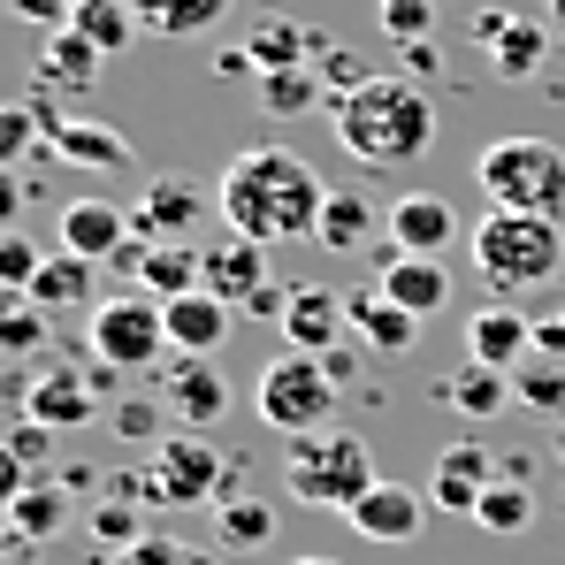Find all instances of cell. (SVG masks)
<instances>
[{"mask_svg":"<svg viewBox=\"0 0 565 565\" xmlns=\"http://www.w3.org/2000/svg\"><path fill=\"white\" fill-rule=\"evenodd\" d=\"M214 206H222V230L253 237V245H313L321 237V206H329V184L306 153L290 146H245L222 184H214Z\"/></svg>","mask_w":565,"mask_h":565,"instance_id":"cell-1","label":"cell"},{"mask_svg":"<svg viewBox=\"0 0 565 565\" xmlns=\"http://www.w3.org/2000/svg\"><path fill=\"white\" fill-rule=\"evenodd\" d=\"M329 130L367 169H413L436 146V99L413 77H367L344 99H329Z\"/></svg>","mask_w":565,"mask_h":565,"instance_id":"cell-2","label":"cell"},{"mask_svg":"<svg viewBox=\"0 0 565 565\" xmlns=\"http://www.w3.org/2000/svg\"><path fill=\"white\" fill-rule=\"evenodd\" d=\"M473 268H481L489 290L520 298V290H535V282H551L565 268V230L551 214H504V206H489L473 222Z\"/></svg>","mask_w":565,"mask_h":565,"instance_id":"cell-3","label":"cell"},{"mask_svg":"<svg viewBox=\"0 0 565 565\" xmlns=\"http://www.w3.org/2000/svg\"><path fill=\"white\" fill-rule=\"evenodd\" d=\"M473 184L489 191V206H504V214H565V153L551 138H535V130H512V138H497V146H481V161H473Z\"/></svg>","mask_w":565,"mask_h":565,"instance_id":"cell-4","label":"cell"},{"mask_svg":"<svg viewBox=\"0 0 565 565\" xmlns=\"http://www.w3.org/2000/svg\"><path fill=\"white\" fill-rule=\"evenodd\" d=\"M282 481H290V497L313 504V512H352L382 473H375L367 444H360L352 428H313V436H290Z\"/></svg>","mask_w":565,"mask_h":565,"instance_id":"cell-5","label":"cell"},{"mask_svg":"<svg viewBox=\"0 0 565 565\" xmlns=\"http://www.w3.org/2000/svg\"><path fill=\"white\" fill-rule=\"evenodd\" d=\"M253 405H260V420L290 444V436L329 428V413H337V382H329V367H321L313 352H290V344H282L276 360L260 367V382H253Z\"/></svg>","mask_w":565,"mask_h":565,"instance_id":"cell-6","label":"cell"},{"mask_svg":"<svg viewBox=\"0 0 565 565\" xmlns=\"http://www.w3.org/2000/svg\"><path fill=\"white\" fill-rule=\"evenodd\" d=\"M85 352H93L99 375H138V367H153L161 352H169V313H161V298H99L93 321H85Z\"/></svg>","mask_w":565,"mask_h":565,"instance_id":"cell-7","label":"cell"},{"mask_svg":"<svg viewBox=\"0 0 565 565\" xmlns=\"http://www.w3.org/2000/svg\"><path fill=\"white\" fill-rule=\"evenodd\" d=\"M230 467L237 459H222L199 428H169L146 459V489H153V504H222Z\"/></svg>","mask_w":565,"mask_h":565,"instance_id":"cell-8","label":"cell"},{"mask_svg":"<svg viewBox=\"0 0 565 565\" xmlns=\"http://www.w3.org/2000/svg\"><path fill=\"white\" fill-rule=\"evenodd\" d=\"M39 130H46V153L70 161V169H130V138L115 122H93V115H54V99H39Z\"/></svg>","mask_w":565,"mask_h":565,"instance_id":"cell-9","label":"cell"},{"mask_svg":"<svg viewBox=\"0 0 565 565\" xmlns=\"http://www.w3.org/2000/svg\"><path fill=\"white\" fill-rule=\"evenodd\" d=\"M390 253H413V260H444V245H459V206L444 191H405L390 199Z\"/></svg>","mask_w":565,"mask_h":565,"instance_id":"cell-10","label":"cell"},{"mask_svg":"<svg viewBox=\"0 0 565 565\" xmlns=\"http://www.w3.org/2000/svg\"><path fill=\"white\" fill-rule=\"evenodd\" d=\"M489 481H497V451H489L481 436H459V444H444V451H436V467H428V504L473 520V504H481V489H489Z\"/></svg>","mask_w":565,"mask_h":565,"instance_id":"cell-11","label":"cell"},{"mask_svg":"<svg viewBox=\"0 0 565 565\" xmlns=\"http://www.w3.org/2000/svg\"><path fill=\"white\" fill-rule=\"evenodd\" d=\"M99 382H85L77 367H39L23 382V420H39V428H93V420H107L99 413Z\"/></svg>","mask_w":565,"mask_h":565,"instance_id":"cell-12","label":"cell"},{"mask_svg":"<svg viewBox=\"0 0 565 565\" xmlns=\"http://www.w3.org/2000/svg\"><path fill=\"white\" fill-rule=\"evenodd\" d=\"M282 344L290 352H337L352 344V313H344V290L329 282H290V313H282Z\"/></svg>","mask_w":565,"mask_h":565,"instance_id":"cell-13","label":"cell"},{"mask_svg":"<svg viewBox=\"0 0 565 565\" xmlns=\"http://www.w3.org/2000/svg\"><path fill=\"white\" fill-rule=\"evenodd\" d=\"M199 222H206V199H199L184 177H153V184L138 191V206H130V230H138L146 245H191Z\"/></svg>","mask_w":565,"mask_h":565,"instance_id":"cell-14","label":"cell"},{"mask_svg":"<svg viewBox=\"0 0 565 565\" xmlns=\"http://www.w3.org/2000/svg\"><path fill=\"white\" fill-rule=\"evenodd\" d=\"M237 54H245L253 77H282V70H313V62L329 54V39H321L313 23H298V15H260Z\"/></svg>","mask_w":565,"mask_h":565,"instance_id":"cell-15","label":"cell"},{"mask_svg":"<svg viewBox=\"0 0 565 565\" xmlns=\"http://www.w3.org/2000/svg\"><path fill=\"white\" fill-rule=\"evenodd\" d=\"M352 535H367V543H390V551H405V543H420V520H428V497L413 489V481H375L352 512Z\"/></svg>","mask_w":565,"mask_h":565,"instance_id":"cell-16","label":"cell"},{"mask_svg":"<svg viewBox=\"0 0 565 565\" xmlns=\"http://www.w3.org/2000/svg\"><path fill=\"white\" fill-rule=\"evenodd\" d=\"M199 290L245 306L253 290H268V245H253V237H237V230L206 237V245H199Z\"/></svg>","mask_w":565,"mask_h":565,"instance_id":"cell-17","label":"cell"},{"mask_svg":"<svg viewBox=\"0 0 565 565\" xmlns=\"http://www.w3.org/2000/svg\"><path fill=\"white\" fill-rule=\"evenodd\" d=\"M161 405H169V420H177V428H199V436H206V420H222V413H230V382L214 375V360L177 352V360H169V375H161Z\"/></svg>","mask_w":565,"mask_h":565,"instance_id":"cell-18","label":"cell"},{"mask_svg":"<svg viewBox=\"0 0 565 565\" xmlns=\"http://www.w3.org/2000/svg\"><path fill=\"white\" fill-rule=\"evenodd\" d=\"M138 230H130V206H115V199H70L62 206V253H77V260H122V245H130Z\"/></svg>","mask_w":565,"mask_h":565,"instance_id":"cell-19","label":"cell"},{"mask_svg":"<svg viewBox=\"0 0 565 565\" xmlns=\"http://www.w3.org/2000/svg\"><path fill=\"white\" fill-rule=\"evenodd\" d=\"M344 313H352V337H360L375 360H405V352H413V337H420V321H413L397 298H382V282L344 290Z\"/></svg>","mask_w":565,"mask_h":565,"instance_id":"cell-20","label":"cell"},{"mask_svg":"<svg viewBox=\"0 0 565 565\" xmlns=\"http://www.w3.org/2000/svg\"><path fill=\"white\" fill-rule=\"evenodd\" d=\"M467 360L481 367H520V360H535V313H520V306H481L467 321Z\"/></svg>","mask_w":565,"mask_h":565,"instance_id":"cell-21","label":"cell"},{"mask_svg":"<svg viewBox=\"0 0 565 565\" xmlns=\"http://www.w3.org/2000/svg\"><path fill=\"white\" fill-rule=\"evenodd\" d=\"M161 313H169V352H191V360H214V352L230 344V321H237V306H230V298H214V290L169 298Z\"/></svg>","mask_w":565,"mask_h":565,"instance_id":"cell-22","label":"cell"},{"mask_svg":"<svg viewBox=\"0 0 565 565\" xmlns=\"http://www.w3.org/2000/svg\"><path fill=\"white\" fill-rule=\"evenodd\" d=\"M115 268H130L146 298L169 306V298H191L199 290V245H146V237H130Z\"/></svg>","mask_w":565,"mask_h":565,"instance_id":"cell-23","label":"cell"},{"mask_svg":"<svg viewBox=\"0 0 565 565\" xmlns=\"http://www.w3.org/2000/svg\"><path fill=\"white\" fill-rule=\"evenodd\" d=\"M382 230H390V206H375V191L367 184H344L329 191V206H321V253H360V245H375Z\"/></svg>","mask_w":565,"mask_h":565,"instance_id":"cell-24","label":"cell"},{"mask_svg":"<svg viewBox=\"0 0 565 565\" xmlns=\"http://www.w3.org/2000/svg\"><path fill=\"white\" fill-rule=\"evenodd\" d=\"M382 298H397L413 321H428V313H444V306H451V268H444V260L390 253V260H382Z\"/></svg>","mask_w":565,"mask_h":565,"instance_id":"cell-25","label":"cell"},{"mask_svg":"<svg viewBox=\"0 0 565 565\" xmlns=\"http://www.w3.org/2000/svg\"><path fill=\"white\" fill-rule=\"evenodd\" d=\"M31 306H46V313H77V306H99V268L54 245V253H46V268L31 276Z\"/></svg>","mask_w":565,"mask_h":565,"instance_id":"cell-26","label":"cell"},{"mask_svg":"<svg viewBox=\"0 0 565 565\" xmlns=\"http://www.w3.org/2000/svg\"><path fill=\"white\" fill-rule=\"evenodd\" d=\"M99 70H107L99 46H85L77 31H46V46H39V85L46 93H93Z\"/></svg>","mask_w":565,"mask_h":565,"instance_id":"cell-27","label":"cell"},{"mask_svg":"<svg viewBox=\"0 0 565 565\" xmlns=\"http://www.w3.org/2000/svg\"><path fill=\"white\" fill-rule=\"evenodd\" d=\"M276 543V504L268 497H222L214 504V551H268Z\"/></svg>","mask_w":565,"mask_h":565,"instance_id":"cell-28","label":"cell"},{"mask_svg":"<svg viewBox=\"0 0 565 565\" xmlns=\"http://www.w3.org/2000/svg\"><path fill=\"white\" fill-rule=\"evenodd\" d=\"M130 15L153 39H199V31H214L230 15V0H130Z\"/></svg>","mask_w":565,"mask_h":565,"instance_id":"cell-29","label":"cell"},{"mask_svg":"<svg viewBox=\"0 0 565 565\" xmlns=\"http://www.w3.org/2000/svg\"><path fill=\"white\" fill-rule=\"evenodd\" d=\"M444 397L459 405V420H497L512 405V375L504 367H481V360H459V375L444 382Z\"/></svg>","mask_w":565,"mask_h":565,"instance_id":"cell-30","label":"cell"},{"mask_svg":"<svg viewBox=\"0 0 565 565\" xmlns=\"http://www.w3.org/2000/svg\"><path fill=\"white\" fill-rule=\"evenodd\" d=\"M473 527H481V535H504V543L527 535V527H535V489L497 473V481L481 489V504H473Z\"/></svg>","mask_w":565,"mask_h":565,"instance_id":"cell-31","label":"cell"},{"mask_svg":"<svg viewBox=\"0 0 565 565\" xmlns=\"http://www.w3.org/2000/svg\"><path fill=\"white\" fill-rule=\"evenodd\" d=\"M543 54H551V31H543V23H504V31L489 39V62H497L504 85H527V77L543 70Z\"/></svg>","mask_w":565,"mask_h":565,"instance_id":"cell-32","label":"cell"},{"mask_svg":"<svg viewBox=\"0 0 565 565\" xmlns=\"http://www.w3.org/2000/svg\"><path fill=\"white\" fill-rule=\"evenodd\" d=\"M62 520H70V489H62V481H31V489L15 497V512H8V527H15L23 543H54Z\"/></svg>","mask_w":565,"mask_h":565,"instance_id":"cell-33","label":"cell"},{"mask_svg":"<svg viewBox=\"0 0 565 565\" xmlns=\"http://www.w3.org/2000/svg\"><path fill=\"white\" fill-rule=\"evenodd\" d=\"M70 31H77L85 46H99V54H122V46L138 39V15H130V0H77Z\"/></svg>","mask_w":565,"mask_h":565,"instance_id":"cell-34","label":"cell"},{"mask_svg":"<svg viewBox=\"0 0 565 565\" xmlns=\"http://www.w3.org/2000/svg\"><path fill=\"white\" fill-rule=\"evenodd\" d=\"M46 344V306H31V290H0V360H31Z\"/></svg>","mask_w":565,"mask_h":565,"instance_id":"cell-35","label":"cell"},{"mask_svg":"<svg viewBox=\"0 0 565 565\" xmlns=\"http://www.w3.org/2000/svg\"><path fill=\"white\" fill-rule=\"evenodd\" d=\"M512 397L527 405V413H543V420H565V360H520L512 367Z\"/></svg>","mask_w":565,"mask_h":565,"instance_id":"cell-36","label":"cell"},{"mask_svg":"<svg viewBox=\"0 0 565 565\" xmlns=\"http://www.w3.org/2000/svg\"><path fill=\"white\" fill-rule=\"evenodd\" d=\"M321 70H282V77H260V115H306L321 107Z\"/></svg>","mask_w":565,"mask_h":565,"instance_id":"cell-37","label":"cell"},{"mask_svg":"<svg viewBox=\"0 0 565 565\" xmlns=\"http://www.w3.org/2000/svg\"><path fill=\"white\" fill-rule=\"evenodd\" d=\"M107 428H115L122 444H161V436H169V405H161V397H115V405H107Z\"/></svg>","mask_w":565,"mask_h":565,"instance_id":"cell-38","label":"cell"},{"mask_svg":"<svg viewBox=\"0 0 565 565\" xmlns=\"http://www.w3.org/2000/svg\"><path fill=\"white\" fill-rule=\"evenodd\" d=\"M39 99H0V169H15L31 146H39Z\"/></svg>","mask_w":565,"mask_h":565,"instance_id":"cell-39","label":"cell"},{"mask_svg":"<svg viewBox=\"0 0 565 565\" xmlns=\"http://www.w3.org/2000/svg\"><path fill=\"white\" fill-rule=\"evenodd\" d=\"M46 268V253L23 230H0V290H31V276Z\"/></svg>","mask_w":565,"mask_h":565,"instance_id":"cell-40","label":"cell"},{"mask_svg":"<svg viewBox=\"0 0 565 565\" xmlns=\"http://www.w3.org/2000/svg\"><path fill=\"white\" fill-rule=\"evenodd\" d=\"M138 535H146V520H138V504H130V497H107V504L93 512V543H115V551H130Z\"/></svg>","mask_w":565,"mask_h":565,"instance_id":"cell-41","label":"cell"},{"mask_svg":"<svg viewBox=\"0 0 565 565\" xmlns=\"http://www.w3.org/2000/svg\"><path fill=\"white\" fill-rule=\"evenodd\" d=\"M382 31L397 39V46H420L428 39V23H436V0H390V8H375Z\"/></svg>","mask_w":565,"mask_h":565,"instance_id":"cell-42","label":"cell"},{"mask_svg":"<svg viewBox=\"0 0 565 565\" xmlns=\"http://www.w3.org/2000/svg\"><path fill=\"white\" fill-rule=\"evenodd\" d=\"M0 444L23 459V473H31V481H54V467H46V428H39V420H15Z\"/></svg>","mask_w":565,"mask_h":565,"instance_id":"cell-43","label":"cell"},{"mask_svg":"<svg viewBox=\"0 0 565 565\" xmlns=\"http://www.w3.org/2000/svg\"><path fill=\"white\" fill-rule=\"evenodd\" d=\"M177 558H184V543H169V535H153V527H146L130 551H115V565H177Z\"/></svg>","mask_w":565,"mask_h":565,"instance_id":"cell-44","label":"cell"},{"mask_svg":"<svg viewBox=\"0 0 565 565\" xmlns=\"http://www.w3.org/2000/svg\"><path fill=\"white\" fill-rule=\"evenodd\" d=\"M23 489H31V473H23V459H15V451L0 444V520L15 512V497H23Z\"/></svg>","mask_w":565,"mask_h":565,"instance_id":"cell-45","label":"cell"},{"mask_svg":"<svg viewBox=\"0 0 565 565\" xmlns=\"http://www.w3.org/2000/svg\"><path fill=\"white\" fill-rule=\"evenodd\" d=\"M15 15H23V23H46V31H70L77 8H70V0H15Z\"/></svg>","mask_w":565,"mask_h":565,"instance_id":"cell-46","label":"cell"},{"mask_svg":"<svg viewBox=\"0 0 565 565\" xmlns=\"http://www.w3.org/2000/svg\"><path fill=\"white\" fill-rule=\"evenodd\" d=\"M535 352H543V360H565V298L535 321Z\"/></svg>","mask_w":565,"mask_h":565,"instance_id":"cell-47","label":"cell"},{"mask_svg":"<svg viewBox=\"0 0 565 565\" xmlns=\"http://www.w3.org/2000/svg\"><path fill=\"white\" fill-rule=\"evenodd\" d=\"M360 352H367L360 337H352V344H337V352H321V367H329V382H337V390H344V382L360 375Z\"/></svg>","mask_w":565,"mask_h":565,"instance_id":"cell-48","label":"cell"},{"mask_svg":"<svg viewBox=\"0 0 565 565\" xmlns=\"http://www.w3.org/2000/svg\"><path fill=\"white\" fill-rule=\"evenodd\" d=\"M15 214H23V177L0 169V230H15Z\"/></svg>","mask_w":565,"mask_h":565,"instance_id":"cell-49","label":"cell"},{"mask_svg":"<svg viewBox=\"0 0 565 565\" xmlns=\"http://www.w3.org/2000/svg\"><path fill=\"white\" fill-rule=\"evenodd\" d=\"M504 23H512V15H504V8H481V15H473V39H481V46H489V39H497V31H504Z\"/></svg>","mask_w":565,"mask_h":565,"instance_id":"cell-50","label":"cell"},{"mask_svg":"<svg viewBox=\"0 0 565 565\" xmlns=\"http://www.w3.org/2000/svg\"><path fill=\"white\" fill-rule=\"evenodd\" d=\"M497 473H504V481H527V473H535V459H527V451H504V459H497Z\"/></svg>","mask_w":565,"mask_h":565,"instance_id":"cell-51","label":"cell"},{"mask_svg":"<svg viewBox=\"0 0 565 565\" xmlns=\"http://www.w3.org/2000/svg\"><path fill=\"white\" fill-rule=\"evenodd\" d=\"M405 62H413V77H436V46L420 39V46H405Z\"/></svg>","mask_w":565,"mask_h":565,"instance_id":"cell-52","label":"cell"},{"mask_svg":"<svg viewBox=\"0 0 565 565\" xmlns=\"http://www.w3.org/2000/svg\"><path fill=\"white\" fill-rule=\"evenodd\" d=\"M177 565H222V551L206 543V551H184V558H177Z\"/></svg>","mask_w":565,"mask_h":565,"instance_id":"cell-53","label":"cell"},{"mask_svg":"<svg viewBox=\"0 0 565 565\" xmlns=\"http://www.w3.org/2000/svg\"><path fill=\"white\" fill-rule=\"evenodd\" d=\"M15 543H23V535H15V527H0V565L15 558Z\"/></svg>","mask_w":565,"mask_h":565,"instance_id":"cell-54","label":"cell"},{"mask_svg":"<svg viewBox=\"0 0 565 565\" xmlns=\"http://www.w3.org/2000/svg\"><path fill=\"white\" fill-rule=\"evenodd\" d=\"M290 565H344V558H290Z\"/></svg>","mask_w":565,"mask_h":565,"instance_id":"cell-55","label":"cell"},{"mask_svg":"<svg viewBox=\"0 0 565 565\" xmlns=\"http://www.w3.org/2000/svg\"><path fill=\"white\" fill-rule=\"evenodd\" d=\"M551 15H558V31H565V0H551Z\"/></svg>","mask_w":565,"mask_h":565,"instance_id":"cell-56","label":"cell"},{"mask_svg":"<svg viewBox=\"0 0 565 565\" xmlns=\"http://www.w3.org/2000/svg\"><path fill=\"white\" fill-rule=\"evenodd\" d=\"M551 444H558V459H565V420H558V436H551Z\"/></svg>","mask_w":565,"mask_h":565,"instance_id":"cell-57","label":"cell"},{"mask_svg":"<svg viewBox=\"0 0 565 565\" xmlns=\"http://www.w3.org/2000/svg\"><path fill=\"white\" fill-rule=\"evenodd\" d=\"M375 8H390V0H375Z\"/></svg>","mask_w":565,"mask_h":565,"instance_id":"cell-58","label":"cell"},{"mask_svg":"<svg viewBox=\"0 0 565 565\" xmlns=\"http://www.w3.org/2000/svg\"><path fill=\"white\" fill-rule=\"evenodd\" d=\"M70 8H77V0H70Z\"/></svg>","mask_w":565,"mask_h":565,"instance_id":"cell-59","label":"cell"}]
</instances>
